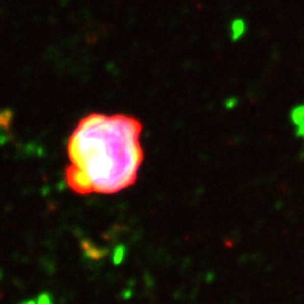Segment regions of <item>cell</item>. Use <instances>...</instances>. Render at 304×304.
I'll list each match as a JSON object with an SVG mask.
<instances>
[{
    "instance_id": "1",
    "label": "cell",
    "mask_w": 304,
    "mask_h": 304,
    "mask_svg": "<svg viewBox=\"0 0 304 304\" xmlns=\"http://www.w3.org/2000/svg\"><path fill=\"white\" fill-rule=\"evenodd\" d=\"M142 125L130 115L91 113L67 142L65 179L75 193L114 194L135 184L143 161Z\"/></svg>"
},
{
    "instance_id": "3",
    "label": "cell",
    "mask_w": 304,
    "mask_h": 304,
    "mask_svg": "<svg viewBox=\"0 0 304 304\" xmlns=\"http://www.w3.org/2000/svg\"><path fill=\"white\" fill-rule=\"evenodd\" d=\"M23 304H36V302H26V303H23Z\"/></svg>"
},
{
    "instance_id": "2",
    "label": "cell",
    "mask_w": 304,
    "mask_h": 304,
    "mask_svg": "<svg viewBox=\"0 0 304 304\" xmlns=\"http://www.w3.org/2000/svg\"><path fill=\"white\" fill-rule=\"evenodd\" d=\"M36 304H52L51 303V298L48 297L47 294H42L39 295L37 302H36Z\"/></svg>"
}]
</instances>
